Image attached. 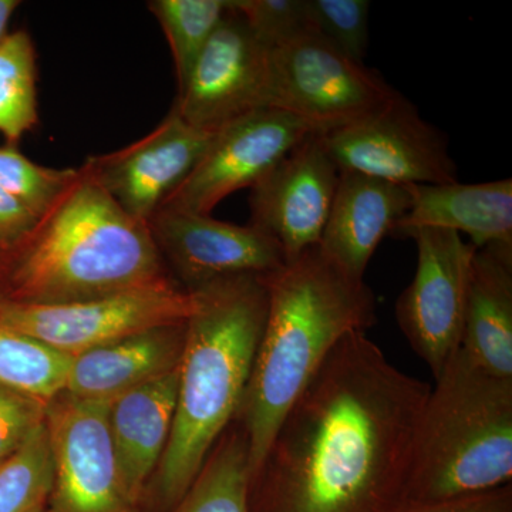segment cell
Instances as JSON below:
<instances>
[{
    "mask_svg": "<svg viewBox=\"0 0 512 512\" xmlns=\"http://www.w3.org/2000/svg\"><path fill=\"white\" fill-rule=\"evenodd\" d=\"M431 386L356 332L285 414L249 481V512H394Z\"/></svg>",
    "mask_w": 512,
    "mask_h": 512,
    "instance_id": "6da1fadb",
    "label": "cell"
},
{
    "mask_svg": "<svg viewBox=\"0 0 512 512\" xmlns=\"http://www.w3.org/2000/svg\"><path fill=\"white\" fill-rule=\"evenodd\" d=\"M170 439L141 501L143 512H170L200 474L237 417L268 315L262 276H237L191 291Z\"/></svg>",
    "mask_w": 512,
    "mask_h": 512,
    "instance_id": "7a4b0ae2",
    "label": "cell"
},
{
    "mask_svg": "<svg viewBox=\"0 0 512 512\" xmlns=\"http://www.w3.org/2000/svg\"><path fill=\"white\" fill-rule=\"evenodd\" d=\"M268 315L235 420L248 437L251 476L279 424L336 345L376 323V298L363 279L308 249L265 278Z\"/></svg>",
    "mask_w": 512,
    "mask_h": 512,
    "instance_id": "3957f363",
    "label": "cell"
},
{
    "mask_svg": "<svg viewBox=\"0 0 512 512\" xmlns=\"http://www.w3.org/2000/svg\"><path fill=\"white\" fill-rule=\"evenodd\" d=\"M77 170L0 266L6 272L0 298L32 305L89 301L168 276L147 224Z\"/></svg>",
    "mask_w": 512,
    "mask_h": 512,
    "instance_id": "277c9868",
    "label": "cell"
},
{
    "mask_svg": "<svg viewBox=\"0 0 512 512\" xmlns=\"http://www.w3.org/2000/svg\"><path fill=\"white\" fill-rule=\"evenodd\" d=\"M512 478V379L458 349L436 377L414 433L402 504L493 490Z\"/></svg>",
    "mask_w": 512,
    "mask_h": 512,
    "instance_id": "5b68a950",
    "label": "cell"
},
{
    "mask_svg": "<svg viewBox=\"0 0 512 512\" xmlns=\"http://www.w3.org/2000/svg\"><path fill=\"white\" fill-rule=\"evenodd\" d=\"M397 94L380 73L319 33L269 50L268 107L292 114L319 136L375 113Z\"/></svg>",
    "mask_w": 512,
    "mask_h": 512,
    "instance_id": "8992f818",
    "label": "cell"
},
{
    "mask_svg": "<svg viewBox=\"0 0 512 512\" xmlns=\"http://www.w3.org/2000/svg\"><path fill=\"white\" fill-rule=\"evenodd\" d=\"M195 295L170 276L89 301L32 305L0 298V325L76 356L136 333L187 322Z\"/></svg>",
    "mask_w": 512,
    "mask_h": 512,
    "instance_id": "52a82bcc",
    "label": "cell"
},
{
    "mask_svg": "<svg viewBox=\"0 0 512 512\" xmlns=\"http://www.w3.org/2000/svg\"><path fill=\"white\" fill-rule=\"evenodd\" d=\"M110 403L66 392L47 403L46 429L55 466L47 512H143L117 466Z\"/></svg>",
    "mask_w": 512,
    "mask_h": 512,
    "instance_id": "ba28073f",
    "label": "cell"
},
{
    "mask_svg": "<svg viewBox=\"0 0 512 512\" xmlns=\"http://www.w3.org/2000/svg\"><path fill=\"white\" fill-rule=\"evenodd\" d=\"M320 137L339 171L399 185L458 181L446 134L400 93L375 113Z\"/></svg>",
    "mask_w": 512,
    "mask_h": 512,
    "instance_id": "9c48e42d",
    "label": "cell"
},
{
    "mask_svg": "<svg viewBox=\"0 0 512 512\" xmlns=\"http://www.w3.org/2000/svg\"><path fill=\"white\" fill-rule=\"evenodd\" d=\"M406 238L417 245L413 281L396 303V319L434 379L461 348L471 262L476 248L457 232L419 228Z\"/></svg>",
    "mask_w": 512,
    "mask_h": 512,
    "instance_id": "30bf717a",
    "label": "cell"
},
{
    "mask_svg": "<svg viewBox=\"0 0 512 512\" xmlns=\"http://www.w3.org/2000/svg\"><path fill=\"white\" fill-rule=\"evenodd\" d=\"M309 134L311 128L286 111H252L212 136L200 163L161 208L211 215L228 195L258 184Z\"/></svg>",
    "mask_w": 512,
    "mask_h": 512,
    "instance_id": "8fae6325",
    "label": "cell"
},
{
    "mask_svg": "<svg viewBox=\"0 0 512 512\" xmlns=\"http://www.w3.org/2000/svg\"><path fill=\"white\" fill-rule=\"evenodd\" d=\"M269 50L232 8L178 93L173 109L197 130L215 134L268 107Z\"/></svg>",
    "mask_w": 512,
    "mask_h": 512,
    "instance_id": "7c38bea8",
    "label": "cell"
},
{
    "mask_svg": "<svg viewBox=\"0 0 512 512\" xmlns=\"http://www.w3.org/2000/svg\"><path fill=\"white\" fill-rule=\"evenodd\" d=\"M154 244L187 291L237 276L266 278L285 265L281 245L255 225L160 208L147 222Z\"/></svg>",
    "mask_w": 512,
    "mask_h": 512,
    "instance_id": "4fadbf2b",
    "label": "cell"
},
{
    "mask_svg": "<svg viewBox=\"0 0 512 512\" xmlns=\"http://www.w3.org/2000/svg\"><path fill=\"white\" fill-rule=\"evenodd\" d=\"M212 136L173 109L146 137L116 153L90 157L80 168L121 210L147 224L200 163Z\"/></svg>",
    "mask_w": 512,
    "mask_h": 512,
    "instance_id": "5bb4252c",
    "label": "cell"
},
{
    "mask_svg": "<svg viewBox=\"0 0 512 512\" xmlns=\"http://www.w3.org/2000/svg\"><path fill=\"white\" fill-rule=\"evenodd\" d=\"M322 137L309 134L251 188V222L281 245L286 261L318 247L339 183Z\"/></svg>",
    "mask_w": 512,
    "mask_h": 512,
    "instance_id": "9a60e30c",
    "label": "cell"
},
{
    "mask_svg": "<svg viewBox=\"0 0 512 512\" xmlns=\"http://www.w3.org/2000/svg\"><path fill=\"white\" fill-rule=\"evenodd\" d=\"M412 204L409 185L340 171L318 247L346 274L363 279L380 242Z\"/></svg>",
    "mask_w": 512,
    "mask_h": 512,
    "instance_id": "2e32d148",
    "label": "cell"
},
{
    "mask_svg": "<svg viewBox=\"0 0 512 512\" xmlns=\"http://www.w3.org/2000/svg\"><path fill=\"white\" fill-rule=\"evenodd\" d=\"M185 323L146 330L73 356L64 392L77 399L113 402L174 372L183 356Z\"/></svg>",
    "mask_w": 512,
    "mask_h": 512,
    "instance_id": "e0dca14e",
    "label": "cell"
},
{
    "mask_svg": "<svg viewBox=\"0 0 512 512\" xmlns=\"http://www.w3.org/2000/svg\"><path fill=\"white\" fill-rule=\"evenodd\" d=\"M412 204L394 225L392 237L406 238L419 228L466 234L476 249L512 247V180L478 184L409 185Z\"/></svg>",
    "mask_w": 512,
    "mask_h": 512,
    "instance_id": "ac0fdd59",
    "label": "cell"
},
{
    "mask_svg": "<svg viewBox=\"0 0 512 512\" xmlns=\"http://www.w3.org/2000/svg\"><path fill=\"white\" fill-rule=\"evenodd\" d=\"M177 392L175 369L110 403L109 427L117 466L128 493L140 505L170 439Z\"/></svg>",
    "mask_w": 512,
    "mask_h": 512,
    "instance_id": "d6986e66",
    "label": "cell"
},
{
    "mask_svg": "<svg viewBox=\"0 0 512 512\" xmlns=\"http://www.w3.org/2000/svg\"><path fill=\"white\" fill-rule=\"evenodd\" d=\"M461 349L484 372L512 379V247L474 252Z\"/></svg>",
    "mask_w": 512,
    "mask_h": 512,
    "instance_id": "ffe728a7",
    "label": "cell"
},
{
    "mask_svg": "<svg viewBox=\"0 0 512 512\" xmlns=\"http://www.w3.org/2000/svg\"><path fill=\"white\" fill-rule=\"evenodd\" d=\"M248 437L237 420L222 433L200 474L170 512H249Z\"/></svg>",
    "mask_w": 512,
    "mask_h": 512,
    "instance_id": "44dd1931",
    "label": "cell"
},
{
    "mask_svg": "<svg viewBox=\"0 0 512 512\" xmlns=\"http://www.w3.org/2000/svg\"><path fill=\"white\" fill-rule=\"evenodd\" d=\"M147 6L167 37L180 93L202 50L231 10V0H153Z\"/></svg>",
    "mask_w": 512,
    "mask_h": 512,
    "instance_id": "7402d4cb",
    "label": "cell"
},
{
    "mask_svg": "<svg viewBox=\"0 0 512 512\" xmlns=\"http://www.w3.org/2000/svg\"><path fill=\"white\" fill-rule=\"evenodd\" d=\"M73 356L0 325V384L49 403L66 389Z\"/></svg>",
    "mask_w": 512,
    "mask_h": 512,
    "instance_id": "603a6c76",
    "label": "cell"
},
{
    "mask_svg": "<svg viewBox=\"0 0 512 512\" xmlns=\"http://www.w3.org/2000/svg\"><path fill=\"white\" fill-rule=\"evenodd\" d=\"M37 119L35 46L26 30H18L0 43V133L15 143Z\"/></svg>",
    "mask_w": 512,
    "mask_h": 512,
    "instance_id": "cb8c5ba5",
    "label": "cell"
},
{
    "mask_svg": "<svg viewBox=\"0 0 512 512\" xmlns=\"http://www.w3.org/2000/svg\"><path fill=\"white\" fill-rule=\"evenodd\" d=\"M55 466L46 420L22 447L0 464V512H43L52 493Z\"/></svg>",
    "mask_w": 512,
    "mask_h": 512,
    "instance_id": "d4e9b609",
    "label": "cell"
},
{
    "mask_svg": "<svg viewBox=\"0 0 512 512\" xmlns=\"http://www.w3.org/2000/svg\"><path fill=\"white\" fill-rule=\"evenodd\" d=\"M79 170L43 167L13 146L0 147V187L22 202L37 218L69 188Z\"/></svg>",
    "mask_w": 512,
    "mask_h": 512,
    "instance_id": "484cf974",
    "label": "cell"
},
{
    "mask_svg": "<svg viewBox=\"0 0 512 512\" xmlns=\"http://www.w3.org/2000/svg\"><path fill=\"white\" fill-rule=\"evenodd\" d=\"M313 28L339 52L363 63L369 47L367 0H308Z\"/></svg>",
    "mask_w": 512,
    "mask_h": 512,
    "instance_id": "4316f807",
    "label": "cell"
},
{
    "mask_svg": "<svg viewBox=\"0 0 512 512\" xmlns=\"http://www.w3.org/2000/svg\"><path fill=\"white\" fill-rule=\"evenodd\" d=\"M232 8L268 50L316 32L308 0H232Z\"/></svg>",
    "mask_w": 512,
    "mask_h": 512,
    "instance_id": "83f0119b",
    "label": "cell"
},
{
    "mask_svg": "<svg viewBox=\"0 0 512 512\" xmlns=\"http://www.w3.org/2000/svg\"><path fill=\"white\" fill-rule=\"evenodd\" d=\"M47 403L0 384V464L12 457L46 420Z\"/></svg>",
    "mask_w": 512,
    "mask_h": 512,
    "instance_id": "f1b7e54d",
    "label": "cell"
},
{
    "mask_svg": "<svg viewBox=\"0 0 512 512\" xmlns=\"http://www.w3.org/2000/svg\"><path fill=\"white\" fill-rule=\"evenodd\" d=\"M394 512H512V484L437 503L402 504Z\"/></svg>",
    "mask_w": 512,
    "mask_h": 512,
    "instance_id": "f546056e",
    "label": "cell"
},
{
    "mask_svg": "<svg viewBox=\"0 0 512 512\" xmlns=\"http://www.w3.org/2000/svg\"><path fill=\"white\" fill-rule=\"evenodd\" d=\"M39 218L0 187V247L12 251L35 228Z\"/></svg>",
    "mask_w": 512,
    "mask_h": 512,
    "instance_id": "4dcf8cb0",
    "label": "cell"
},
{
    "mask_svg": "<svg viewBox=\"0 0 512 512\" xmlns=\"http://www.w3.org/2000/svg\"><path fill=\"white\" fill-rule=\"evenodd\" d=\"M19 5L18 0H0V43L8 36L6 30H8L9 20Z\"/></svg>",
    "mask_w": 512,
    "mask_h": 512,
    "instance_id": "1f68e13d",
    "label": "cell"
},
{
    "mask_svg": "<svg viewBox=\"0 0 512 512\" xmlns=\"http://www.w3.org/2000/svg\"><path fill=\"white\" fill-rule=\"evenodd\" d=\"M9 251L8 249L0 247V266H2L3 261H5L6 258H8Z\"/></svg>",
    "mask_w": 512,
    "mask_h": 512,
    "instance_id": "d6a6232c",
    "label": "cell"
},
{
    "mask_svg": "<svg viewBox=\"0 0 512 512\" xmlns=\"http://www.w3.org/2000/svg\"><path fill=\"white\" fill-rule=\"evenodd\" d=\"M43 512H47V510L43 511Z\"/></svg>",
    "mask_w": 512,
    "mask_h": 512,
    "instance_id": "836d02e7",
    "label": "cell"
}]
</instances>
